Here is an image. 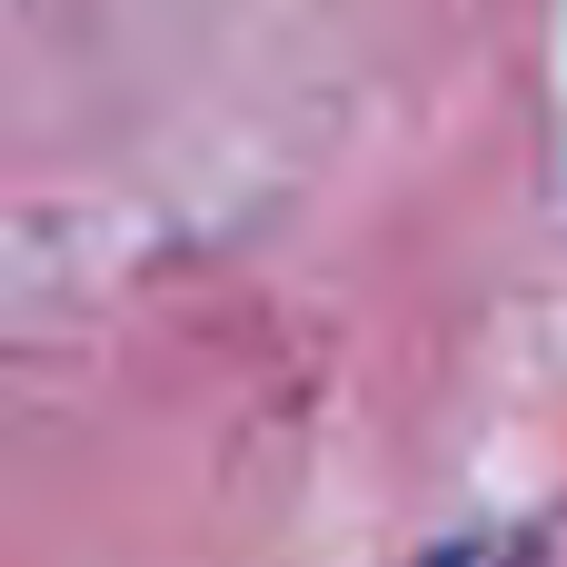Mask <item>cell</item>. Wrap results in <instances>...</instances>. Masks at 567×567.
Segmentation results:
<instances>
[{"instance_id": "cell-1", "label": "cell", "mask_w": 567, "mask_h": 567, "mask_svg": "<svg viewBox=\"0 0 567 567\" xmlns=\"http://www.w3.org/2000/svg\"><path fill=\"white\" fill-rule=\"evenodd\" d=\"M439 567H478V558H439Z\"/></svg>"}]
</instances>
